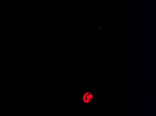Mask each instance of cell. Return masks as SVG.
Segmentation results:
<instances>
[{"instance_id":"6da1fadb","label":"cell","mask_w":156,"mask_h":116,"mask_svg":"<svg viewBox=\"0 0 156 116\" xmlns=\"http://www.w3.org/2000/svg\"><path fill=\"white\" fill-rule=\"evenodd\" d=\"M93 98V94L91 92L88 91L84 94L83 97V100L85 103H88L91 101Z\"/></svg>"}]
</instances>
